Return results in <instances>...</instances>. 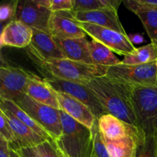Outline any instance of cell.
<instances>
[{"label": "cell", "mask_w": 157, "mask_h": 157, "mask_svg": "<svg viewBox=\"0 0 157 157\" xmlns=\"http://www.w3.org/2000/svg\"><path fill=\"white\" fill-rule=\"evenodd\" d=\"M32 62L45 78L81 84H86L96 77L104 76L107 70V67L78 62L67 58L49 61H34Z\"/></svg>", "instance_id": "3"}, {"label": "cell", "mask_w": 157, "mask_h": 157, "mask_svg": "<svg viewBox=\"0 0 157 157\" xmlns=\"http://www.w3.org/2000/svg\"><path fill=\"white\" fill-rule=\"evenodd\" d=\"M32 29V42L26 48V52L32 61H49L65 58L51 34L38 29Z\"/></svg>", "instance_id": "10"}, {"label": "cell", "mask_w": 157, "mask_h": 157, "mask_svg": "<svg viewBox=\"0 0 157 157\" xmlns=\"http://www.w3.org/2000/svg\"><path fill=\"white\" fill-rule=\"evenodd\" d=\"M49 34L61 39H75L86 37V33L72 17L71 11L55 12L48 25Z\"/></svg>", "instance_id": "12"}, {"label": "cell", "mask_w": 157, "mask_h": 157, "mask_svg": "<svg viewBox=\"0 0 157 157\" xmlns=\"http://www.w3.org/2000/svg\"><path fill=\"white\" fill-rule=\"evenodd\" d=\"M52 12L37 0H20L15 19L32 29L49 33L48 25Z\"/></svg>", "instance_id": "11"}, {"label": "cell", "mask_w": 157, "mask_h": 157, "mask_svg": "<svg viewBox=\"0 0 157 157\" xmlns=\"http://www.w3.org/2000/svg\"><path fill=\"white\" fill-rule=\"evenodd\" d=\"M91 157H96V156H95L94 154H92V156H91Z\"/></svg>", "instance_id": "37"}, {"label": "cell", "mask_w": 157, "mask_h": 157, "mask_svg": "<svg viewBox=\"0 0 157 157\" xmlns=\"http://www.w3.org/2000/svg\"><path fill=\"white\" fill-rule=\"evenodd\" d=\"M41 6H44L49 11L55 12L72 11L73 0H37Z\"/></svg>", "instance_id": "29"}, {"label": "cell", "mask_w": 157, "mask_h": 157, "mask_svg": "<svg viewBox=\"0 0 157 157\" xmlns=\"http://www.w3.org/2000/svg\"><path fill=\"white\" fill-rule=\"evenodd\" d=\"M128 9L138 16L151 42L157 45V9L143 7L135 0L124 1Z\"/></svg>", "instance_id": "21"}, {"label": "cell", "mask_w": 157, "mask_h": 157, "mask_svg": "<svg viewBox=\"0 0 157 157\" xmlns=\"http://www.w3.org/2000/svg\"><path fill=\"white\" fill-rule=\"evenodd\" d=\"M128 37L133 45L144 42V37L141 34H130V35H128Z\"/></svg>", "instance_id": "35"}, {"label": "cell", "mask_w": 157, "mask_h": 157, "mask_svg": "<svg viewBox=\"0 0 157 157\" xmlns=\"http://www.w3.org/2000/svg\"><path fill=\"white\" fill-rule=\"evenodd\" d=\"M89 50L93 64L103 67H112L121 64V61L107 46L94 39L89 41Z\"/></svg>", "instance_id": "23"}, {"label": "cell", "mask_w": 157, "mask_h": 157, "mask_svg": "<svg viewBox=\"0 0 157 157\" xmlns=\"http://www.w3.org/2000/svg\"><path fill=\"white\" fill-rule=\"evenodd\" d=\"M144 133L140 130L130 133L117 140L104 139L110 157H136L138 144Z\"/></svg>", "instance_id": "20"}, {"label": "cell", "mask_w": 157, "mask_h": 157, "mask_svg": "<svg viewBox=\"0 0 157 157\" xmlns=\"http://www.w3.org/2000/svg\"><path fill=\"white\" fill-rule=\"evenodd\" d=\"M157 61V45L153 43L136 48L133 53L124 56L121 64L126 65H139Z\"/></svg>", "instance_id": "24"}, {"label": "cell", "mask_w": 157, "mask_h": 157, "mask_svg": "<svg viewBox=\"0 0 157 157\" xmlns=\"http://www.w3.org/2000/svg\"><path fill=\"white\" fill-rule=\"evenodd\" d=\"M137 128L146 136L157 134V87L132 88Z\"/></svg>", "instance_id": "4"}, {"label": "cell", "mask_w": 157, "mask_h": 157, "mask_svg": "<svg viewBox=\"0 0 157 157\" xmlns=\"http://www.w3.org/2000/svg\"><path fill=\"white\" fill-rule=\"evenodd\" d=\"M101 103L106 113H110L137 128L132 101V87L106 75L96 77L85 84Z\"/></svg>", "instance_id": "1"}, {"label": "cell", "mask_w": 157, "mask_h": 157, "mask_svg": "<svg viewBox=\"0 0 157 157\" xmlns=\"http://www.w3.org/2000/svg\"><path fill=\"white\" fill-rule=\"evenodd\" d=\"M0 136L9 143V148L13 149L15 144V136L14 132L6 118L4 112L0 109Z\"/></svg>", "instance_id": "30"}, {"label": "cell", "mask_w": 157, "mask_h": 157, "mask_svg": "<svg viewBox=\"0 0 157 157\" xmlns=\"http://www.w3.org/2000/svg\"><path fill=\"white\" fill-rule=\"evenodd\" d=\"M78 23L86 35H89L91 39L99 41L117 55L127 56L136 50V48L132 44L127 34L120 33L116 31L90 23L78 21Z\"/></svg>", "instance_id": "7"}, {"label": "cell", "mask_w": 157, "mask_h": 157, "mask_svg": "<svg viewBox=\"0 0 157 157\" xmlns=\"http://www.w3.org/2000/svg\"><path fill=\"white\" fill-rule=\"evenodd\" d=\"M44 79L56 91L67 94L85 104L90 109L97 118H99L106 113L101 103L92 93L90 89L85 84L51 78H45Z\"/></svg>", "instance_id": "9"}, {"label": "cell", "mask_w": 157, "mask_h": 157, "mask_svg": "<svg viewBox=\"0 0 157 157\" xmlns=\"http://www.w3.org/2000/svg\"><path fill=\"white\" fill-rule=\"evenodd\" d=\"M98 127L103 137L109 140H117L130 133L140 130L110 113H104L98 118Z\"/></svg>", "instance_id": "18"}, {"label": "cell", "mask_w": 157, "mask_h": 157, "mask_svg": "<svg viewBox=\"0 0 157 157\" xmlns=\"http://www.w3.org/2000/svg\"><path fill=\"white\" fill-rule=\"evenodd\" d=\"M9 153H10V157H21L15 150H12L10 148H9Z\"/></svg>", "instance_id": "36"}, {"label": "cell", "mask_w": 157, "mask_h": 157, "mask_svg": "<svg viewBox=\"0 0 157 157\" xmlns=\"http://www.w3.org/2000/svg\"><path fill=\"white\" fill-rule=\"evenodd\" d=\"M17 105L38 123L55 141L62 132L60 110L34 101L29 95L23 94L14 101Z\"/></svg>", "instance_id": "6"}, {"label": "cell", "mask_w": 157, "mask_h": 157, "mask_svg": "<svg viewBox=\"0 0 157 157\" xmlns=\"http://www.w3.org/2000/svg\"><path fill=\"white\" fill-rule=\"evenodd\" d=\"M56 94L61 110L91 130L97 117L90 109L82 102L67 94L60 91H56Z\"/></svg>", "instance_id": "15"}, {"label": "cell", "mask_w": 157, "mask_h": 157, "mask_svg": "<svg viewBox=\"0 0 157 157\" xmlns=\"http://www.w3.org/2000/svg\"><path fill=\"white\" fill-rule=\"evenodd\" d=\"M18 0L6 2L0 6V21L2 24L11 22L15 19L18 9Z\"/></svg>", "instance_id": "28"}, {"label": "cell", "mask_w": 157, "mask_h": 157, "mask_svg": "<svg viewBox=\"0 0 157 157\" xmlns=\"http://www.w3.org/2000/svg\"><path fill=\"white\" fill-rule=\"evenodd\" d=\"M54 39L65 58L78 62L94 64L89 50V41L86 37L75 39H61L54 37Z\"/></svg>", "instance_id": "17"}, {"label": "cell", "mask_w": 157, "mask_h": 157, "mask_svg": "<svg viewBox=\"0 0 157 157\" xmlns=\"http://www.w3.org/2000/svg\"><path fill=\"white\" fill-rule=\"evenodd\" d=\"M121 2V0H73L72 12H92L107 9L117 10Z\"/></svg>", "instance_id": "25"}, {"label": "cell", "mask_w": 157, "mask_h": 157, "mask_svg": "<svg viewBox=\"0 0 157 157\" xmlns=\"http://www.w3.org/2000/svg\"><path fill=\"white\" fill-rule=\"evenodd\" d=\"M71 13L74 19L78 22L96 25L126 35L125 29L120 21L116 9H107L84 12L71 11Z\"/></svg>", "instance_id": "13"}, {"label": "cell", "mask_w": 157, "mask_h": 157, "mask_svg": "<svg viewBox=\"0 0 157 157\" xmlns=\"http://www.w3.org/2000/svg\"><path fill=\"white\" fill-rule=\"evenodd\" d=\"M136 157H157V134L143 135L138 144Z\"/></svg>", "instance_id": "26"}, {"label": "cell", "mask_w": 157, "mask_h": 157, "mask_svg": "<svg viewBox=\"0 0 157 157\" xmlns=\"http://www.w3.org/2000/svg\"><path fill=\"white\" fill-rule=\"evenodd\" d=\"M140 6L149 9H157V0H135Z\"/></svg>", "instance_id": "34"}, {"label": "cell", "mask_w": 157, "mask_h": 157, "mask_svg": "<svg viewBox=\"0 0 157 157\" xmlns=\"http://www.w3.org/2000/svg\"><path fill=\"white\" fill-rule=\"evenodd\" d=\"M33 148L38 157H61L53 141L45 140Z\"/></svg>", "instance_id": "31"}, {"label": "cell", "mask_w": 157, "mask_h": 157, "mask_svg": "<svg viewBox=\"0 0 157 157\" xmlns=\"http://www.w3.org/2000/svg\"><path fill=\"white\" fill-rule=\"evenodd\" d=\"M25 94L37 102L61 110L56 90L49 85L44 78L34 75L29 81Z\"/></svg>", "instance_id": "19"}, {"label": "cell", "mask_w": 157, "mask_h": 157, "mask_svg": "<svg viewBox=\"0 0 157 157\" xmlns=\"http://www.w3.org/2000/svg\"><path fill=\"white\" fill-rule=\"evenodd\" d=\"M61 134L54 141L61 157H91L93 136L91 130L60 110Z\"/></svg>", "instance_id": "2"}, {"label": "cell", "mask_w": 157, "mask_h": 157, "mask_svg": "<svg viewBox=\"0 0 157 157\" xmlns=\"http://www.w3.org/2000/svg\"><path fill=\"white\" fill-rule=\"evenodd\" d=\"M91 132L93 136V154L96 157H110L104 138L98 127V118L92 127Z\"/></svg>", "instance_id": "27"}, {"label": "cell", "mask_w": 157, "mask_h": 157, "mask_svg": "<svg viewBox=\"0 0 157 157\" xmlns=\"http://www.w3.org/2000/svg\"><path fill=\"white\" fill-rule=\"evenodd\" d=\"M1 109L6 114V118L12 127L15 136V147L12 150H17L21 148L35 147L38 144L48 140L45 138L35 133L34 130L29 128L28 126L23 124L18 118L15 117L12 113L8 110Z\"/></svg>", "instance_id": "16"}, {"label": "cell", "mask_w": 157, "mask_h": 157, "mask_svg": "<svg viewBox=\"0 0 157 157\" xmlns=\"http://www.w3.org/2000/svg\"><path fill=\"white\" fill-rule=\"evenodd\" d=\"M0 101H0V108L4 109V110H6L12 113L15 117L18 118L20 121H21L23 124L28 126L32 130H34L38 135L45 138L48 140L53 141L50 135L38 123L35 122L26 112H25L21 107H18L16 103L12 101H9V100L2 99V98H0Z\"/></svg>", "instance_id": "22"}, {"label": "cell", "mask_w": 157, "mask_h": 157, "mask_svg": "<svg viewBox=\"0 0 157 157\" xmlns=\"http://www.w3.org/2000/svg\"><path fill=\"white\" fill-rule=\"evenodd\" d=\"M34 76L33 73L24 68L9 64L0 67V98L14 101L26 93L28 85Z\"/></svg>", "instance_id": "8"}, {"label": "cell", "mask_w": 157, "mask_h": 157, "mask_svg": "<svg viewBox=\"0 0 157 157\" xmlns=\"http://www.w3.org/2000/svg\"><path fill=\"white\" fill-rule=\"evenodd\" d=\"M0 157H10L9 143L0 136Z\"/></svg>", "instance_id": "32"}, {"label": "cell", "mask_w": 157, "mask_h": 157, "mask_svg": "<svg viewBox=\"0 0 157 157\" xmlns=\"http://www.w3.org/2000/svg\"><path fill=\"white\" fill-rule=\"evenodd\" d=\"M33 29L21 21L15 19L2 26L0 45L1 48H27L32 42Z\"/></svg>", "instance_id": "14"}, {"label": "cell", "mask_w": 157, "mask_h": 157, "mask_svg": "<svg viewBox=\"0 0 157 157\" xmlns=\"http://www.w3.org/2000/svg\"><path fill=\"white\" fill-rule=\"evenodd\" d=\"M15 151L20 155L21 157H38L33 147L18 149Z\"/></svg>", "instance_id": "33"}, {"label": "cell", "mask_w": 157, "mask_h": 157, "mask_svg": "<svg viewBox=\"0 0 157 157\" xmlns=\"http://www.w3.org/2000/svg\"><path fill=\"white\" fill-rule=\"evenodd\" d=\"M106 76L132 88L157 87V61L139 65L112 66L107 67Z\"/></svg>", "instance_id": "5"}]
</instances>
